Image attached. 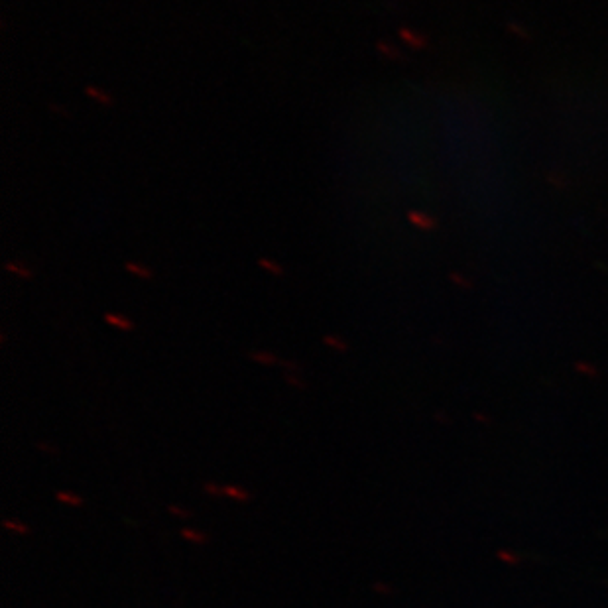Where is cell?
<instances>
[{
  "label": "cell",
  "instance_id": "obj_1",
  "mask_svg": "<svg viewBox=\"0 0 608 608\" xmlns=\"http://www.w3.org/2000/svg\"><path fill=\"white\" fill-rule=\"evenodd\" d=\"M105 319H107L109 325H112L114 329H120V331H132V329H134V323H132L131 319L120 316V313H107Z\"/></svg>",
  "mask_w": 608,
  "mask_h": 608
},
{
  "label": "cell",
  "instance_id": "obj_14",
  "mask_svg": "<svg viewBox=\"0 0 608 608\" xmlns=\"http://www.w3.org/2000/svg\"><path fill=\"white\" fill-rule=\"evenodd\" d=\"M168 510L172 512L174 516H177V518H189V512L181 510V508H177V506H170Z\"/></svg>",
  "mask_w": 608,
  "mask_h": 608
},
{
  "label": "cell",
  "instance_id": "obj_8",
  "mask_svg": "<svg viewBox=\"0 0 608 608\" xmlns=\"http://www.w3.org/2000/svg\"><path fill=\"white\" fill-rule=\"evenodd\" d=\"M2 526H4L6 530H10V532L20 533V535H26V533L30 532V530H28V526H26V524H22L20 520H10V518H6V520H2Z\"/></svg>",
  "mask_w": 608,
  "mask_h": 608
},
{
  "label": "cell",
  "instance_id": "obj_11",
  "mask_svg": "<svg viewBox=\"0 0 608 608\" xmlns=\"http://www.w3.org/2000/svg\"><path fill=\"white\" fill-rule=\"evenodd\" d=\"M258 264H260L264 270L272 272V274H276V276H282L283 274L282 266H280V264H276L274 260H268V258H260V260H258Z\"/></svg>",
  "mask_w": 608,
  "mask_h": 608
},
{
  "label": "cell",
  "instance_id": "obj_6",
  "mask_svg": "<svg viewBox=\"0 0 608 608\" xmlns=\"http://www.w3.org/2000/svg\"><path fill=\"white\" fill-rule=\"evenodd\" d=\"M126 270L131 272V274H134V276L142 278V280H150V278H152V270H148V268H146V266H142V264L126 262Z\"/></svg>",
  "mask_w": 608,
  "mask_h": 608
},
{
  "label": "cell",
  "instance_id": "obj_2",
  "mask_svg": "<svg viewBox=\"0 0 608 608\" xmlns=\"http://www.w3.org/2000/svg\"><path fill=\"white\" fill-rule=\"evenodd\" d=\"M223 496H228V498L237 500V502H249L250 492L240 489V487H235V484H228V487H223Z\"/></svg>",
  "mask_w": 608,
  "mask_h": 608
},
{
  "label": "cell",
  "instance_id": "obj_5",
  "mask_svg": "<svg viewBox=\"0 0 608 608\" xmlns=\"http://www.w3.org/2000/svg\"><path fill=\"white\" fill-rule=\"evenodd\" d=\"M55 498H57V502H61V504H67V506H81V504H83V500H81V496H77V494H71V492H67V490H59V492L55 494Z\"/></svg>",
  "mask_w": 608,
  "mask_h": 608
},
{
  "label": "cell",
  "instance_id": "obj_3",
  "mask_svg": "<svg viewBox=\"0 0 608 608\" xmlns=\"http://www.w3.org/2000/svg\"><path fill=\"white\" fill-rule=\"evenodd\" d=\"M85 93H87L89 97L91 98H95V101H97L98 105H103V107H110V105H112V103H114V101H112V97H110L109 93H105V91H103V89H98V87H87L85 89Z\"/></svg>",
  "mask_w": 608,
  "mask_h": 608
},
{
  "label": "cell",
  "instance_id": "obj_7",
  "mask_svg": "<svg viewBox=\"0 0 608 608\" xmlns=\"http://www.w3.org/2000/svg\"><path fill=\"white\" fill-rule=\"evenodd\" d=\"M250 359L254 360V362H260V364H276V362H278V357L272 355V353H266V350L250 353Z\"/></svg>",
  "mask_w": 608,
  "mask_h": 608
},
{
  "label": "cell",
  "instance_id": "obj_10",
  "mask_svg": "<svg viewBox=\"0 0 608 608\" xmlns=\"http://www.w3.org/2000/svg\"><path fill=\"white\" fill-rule=\"evenodd\" d=\"M181 537L191 543H207L205 533L197 532V530H181Z\"/></svg>",
  "mask_w": 608,
  "mask_h": 608
},
{
  "label": "cell",
  "instance_id": "obj_12",
  "mask_svg": "<svg viewBox=\"0 0 608 608\" xmlns=\"http://www.w3.org/2000/svg\"><path fill=\"white\" fill-rule=\"evenodd\" d=\"M203 489H205L207 494H211V496H223V487H218V484H213V482H207Z\"/></svg>",
  "mask_w": 608,
  "mask_h": 608
},
{
  "label": "cell",
  "instance_id": "obj_4",
  "mask_svg": "<svg viewBox=\"0 0 608 608\" xmlns=\"http://www.w3.org/2000/svg\"><path fill=\"white\" fill-rule=\"evenodd\" d=\"M6 270L12 272V274H16L18 278H22V280H30L34 276V272L28 268V266H24V264H20V262H8L6 264Z\"/></svg>",
  "mask_w": 608,
  "mask_h": 608
},
{
  "label": "cell",
  "instance_id": "obj_9",
  "mask_svg": "<svg viewBox=\"0 0 608 608\" xmlns=\"http://www.w3.org/2000/svg\"><path fill=\"white\" fill-rule=\"evenodd\" d=\"M323 343H325L327 347L335 348V350H339V353H347L348 350V345L343 341V339L335 337V335H325L323 337Z\"/></svg>",
  "mask_w": 608,
  "mask_h": 608
},
{
  "label": "cell",
  "instance_id": "obj_13",
  "mask_svg": "<svg viewBox=\"0 0 608 608\" xmlns=\"http://www.w3.org/2000/svg\"><path fill=\"white\" fill-rule=\"evenodd\" d=\"M286 380L290 382L292 386H295V388H305L304 380H302V378H297L295 374H288V378H286Z\"/></svg>",
  "mask_w": 608,
  "mask_h": 608
}]
</instances>
